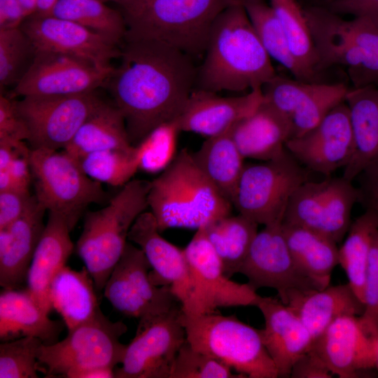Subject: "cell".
<instances>
[{
  "label": "cell",
  "instance_id": "cell-33",
  "mask_svg": "<svg viewBox=\"0 0 378 378\" xmlns=\"http://www.w3.org/2000/svg\"><path fill=\"white\" fill-rule=\"evenodd\" d=\"M118 149L132 151L124 117L114 104L102 102L80 127L63 149L77 160L99 150Z\"/></svg>",
  "mask_w": 378,
  "mask_h": 378
},
{
  "label": "cell",
  "instance_id": "cell-45",
  "mask_svg": "<svg viewBox=\"0 0 378 378\" xmlns=\"http://www.w3.org/2000/svg\"><path fill=\"white\" fill-rule=\"evenodd\" d=\"M364 310L359 316L364 329L378 337V231L370 252L363 290Z\"/></svg>",
  "mask_w": 378,
  "mask_h": 378
},
{
  "label": "cell",
  "instance_id": "cell-36",
  "mask_svg": "<svg viewBox=\"0 0 378 378\" xmlns=\"http://www.w3.org/2000/svg\"><path fill=\"white\" fill-rule=\"evenodd\" d=\"M377 231L378 216L365 210L351 223L346 237L339 248V265L347 276L348 284L363 303L370 252Z\"/></svg>",
  "mask_w": 378,
  "mask_h": 378
},
{
  "label": "cell",
  "instance_id": "cell-28",
  "mask_svg": "<svg viewBox=\"0 0 378 378\" xmlns=\"http://www.w3.org/2000/svg\"><path fill=\"white\" fill-rule=\"evenodd\" d=\"M344 102L349 113L354 151L342 176L353 181L378 162V85L349 88Z\"/></svg>",
  "mask_w": 378,
  "mask_h": 378
},
{
  "label": "cell",
  "instance_id": "cell-23",
  "mask_svg": "<svg viewBox=\"0 0 378 378\" xmlns=\"http://www.w3.org/2000/svg\"><path fill=\"white\" fill-rule=\"evenodd\" d=\"M262 99L261 88L234 97H222L217 92L195 88L174 122L180 132L206 138L217 136L229 132L254 111Z\"/></svg>",
  "mask_w": 378,
  "mask_h": 378
},
{
  "label": "cell",
  "instance_id": "cell-2",
  "mask_svg": "<svg viewBox=\"0 0 378 378\" xmlns=\"http://www.w3.org/2000/svg\"><path fill=\"white\" fill-rule=\"evenodd\" d=\"M196 88L218 92L262 87L276 74L239 0L225 8L211 29Z\"/></svg>",
  "mask_w": 378,
  "mask_h": 378
},
{
  "label": "cell",
  "instance_id": "cell-15",
  "mask_svg": "<svg viewBox=\"0 0 378 378\" xmlns=\"http://www.w3.org/2000/svg\"><path fill=\"white\" fill-rule=\"evenodd\" d=\"M113 69H100L88 60L71 55L36 50L32 64L9 96L16 98L94 92L106 85Z\"/></svg>",
  "mask_w": 378,
  "mask_h": 378
},
{
  "label": "cell",
  "instance_id": "cell-11",
  "mask_svg": "<svg viewBox=\"0 0 378 378\" xmlns=\"http://www.w3.org/2000/svg\"><path fill=\"white\" fill-rule=\"evenodd\" d=\"M181 306L139 319L136 334L126 345L115 378H169L176 355L186 341Z\"/></svg>",
  "mask_w": 378,
  "mask_h": 378
},
{
  "label": "cell",
  "instance_id": "cell-31",
  "mask_svg": "<svg viewBox=\"0 0 378 378\" xmlns=\"http://www.w3.org/2000/svg\"><path fill=\"white\" fill-rule=\"evenodd\" d=\"M97 292L85 267L76 271L65 265L55 275L50 288V302L68 331L90 320L101 310Z\"/></svg>",
  "mask_w": 378,
  "mask_h": 378
},
{
  "label": "cell",
  "instance_id": "cell-19",
  "mask_svg": "<svg viewBox=\"0 0 378 378\" xmlns=\"http://www.w3.org/2000/svg\"><path fill=\"white\" fill-rule=\"evenodd\" d=\"M285 147L310 172L330 176L346 167L354 154V141L345 102L334 107L314 127L288 139Z\"/></svg>",
  "mask_w": 378,
  "mask_h": 378
},
{
  "label": "cell",
  "instance_id": "cell-14",
  "mask_svg": "<svg viewBox=\"0 0 378 378\" xmlns=\"http://www.w3.org/2000/svg\"><path fill=\"white\" fill-rule=\"evenodd\" d=\"M281 223L266 225L258 232L238 274L245 276L247 283L256 290L274 289L279 300L286 304L300 292L319 288L295 262Z\"/></svg>",
  "mask_w": 378,
  "mask_h": 378
},
{
  "label": "cell",
  "instance_id": "cell-40",
  "mask_svg": "<svg viewBox=\"0 0 378 378\" xmlns=\"http://www.w3.org/2000/svg\"><path fill=\"white\" fill-rule=\"evenodd\" d=\"M84 172L100 183L123 186L139 169L137 148L132 151L118 149L99 150L78 160Z\"/></svg>",
  "mask_w": 378,
  "mask_h": 378
},
{
  "label": "cell",
  "instance_id": "cell-27",
  "mask_svg": "<svg viewBox=\"0 0 378 378\" xmlns=\"http://www.w3.org/2000/svg\"><path fill=\"white\" fill-rule=\"evenodd\" d=\"M230 132L245 159L267 161L286 151L285 144L291 137V125L284 115L263 99Z\"/></svg>",
  "mask_w": 378,
  "mask_h": 378
},
{
  "label": "cell",
  "instance_id": "cell-57",
  "mask_svg": "<svg viewBox=\"0 0 378 378\" xmlns=\"http://www.w3.org/2000/svg\"><path fill=\"white\" fill-rule=\"evenodd\" d=\"M99 1H115V3L117 4H119L120 2H121L122 0H99Z\"/></svg>",
  "mask_w": 378,
  "mask_h": 378
},
{
  "label": "cell",
  "instance_id": "cell-6",
  "mask_svg": "<svg viewBox=\"0 0 378 378\" xmlns=\"http://www.w3.org/2000/svg\"><path fill=\"white\" fill-rule=\"evenodd\" d=\"M181 321L186 340L195 349L224 363L243 377H279L269 355L261 329L240 321L235 315L217 312L188 316Z\"/></svg>",
  "mask_w": 378,
  "mask_h": 378
},
{
  "label": "cell",
  "instance_id": "cell-42",
  "mask_svg": "<svg viewBox=\"0 0 378 378\" xmlns=\"http://www.w3.org/2000/svg\"><path fill=\"white\" fill-rule=\"evenodd\" d=\"M42 342L34 337H23L1 342L0 378H37L43 370L38 360Z\"/></svg>",
  "mask_w": 378,
  "mask_h": 378
},
{
  "label": "cell",
  "instance_id": "cell-3",
  "mask_svg": "<svg viewBox=\"0 0 378 378\" xmlns=\"http://www.w3.org/2000/svg\"><path fill=\"white\" fill-rule=\"evenodd\" d=\"M147 200L160 232L169 228L197 230L231 214L232 206L186 148L150 181Z\"/></svg>",
  "mask_w": 378,
  "mask_h": 378
},
{
  "label": "cell",
  "instance_id": "cell-34",
  "mask_svg": "<svg viewBox=\"0 0 378 378\" xmlns=\"http://www.w3.org/2000/svg\"><path fill=\"white\" fill-rule=\"evenodd\" d=\"M192 155L208 179L232 204L246 163L230 131L207 137Z\"/></svg>",
  "mask_w": 378,
  "mask_h": 378
},
{
  "label": "cell",
  "instance_id": "cell-48",
  "mask_svg": "<svg viewBox=\"0 0 378 378\" xmlns=\"http://www.w3.org/2000/svg\"><path fill=\"white\" fill-rule=\"evenodd\" d=\"M356 178L359 181L358 203L378 216V162L365 169Z\"/></svg>",
  "mask_w": 378,
  "mask_h": 378
},
{
  "label": "cell",
  "instance_id": "cell-18",
  "mask_svg": "<svg viewBox=\"0 0 378 378\" xmlns=\"http://www.w3.org/2000/svg\"><path fill=\"white\" fill-rule=\"evenodd\" d=\"M261 89L264 100L290 121L292 139L314 127L344 102L349 88L343 83L305 82L276 74Z\"/></svg>",
  "mask_w": 378,
  "mask_h": 378
},
{
  "label": "cell",
  "instance_id": "cell-26",
  "mask_svg": "<svg viewBox=\"0 0 378 378\" xmlns=\"http://www.w3.org/2000/svg\"><path fill=\"white\" fill-rule=\"evenodd\" d=\"M70 232L60 215L48 212V221L28 271L27 289L47 314L52 309L50 284L58 272L66 265L74 248Z\"/></svg>",
  "mask_w": 378,
  "mask_h": 378
},
{
  "label": "cell",
  "instance_id": "cell-50",
  "mask_svg": "<svg viewBox=\"0 0 378 378\" xmlns=\"http://www.w3.org/2000/svg\"><path fill=\"white\" fill-rule=\"evenodd\" d=\"M29 152L30 148H28L24 145L6 169L12 180L11 189L29 190V186L32 180L29 163Z\"/></svg>",
  "mask_w": 378,
  "mask_h": 378
},
{
  "label": "cell",
  "instance_id": "cell-49",
  "mask_svg": "<svg viewBox=\"0 0 378 378\" xmlns=\"http://www.w3.org/2000/svg\"><path fill=\"white\" fill-rule=\"evenodd\" d=\"M332 375L323 360L309 349L295 363L290 377L331 378Z\"/></svg>",
  "mask_w": 378,
  "mask_h": 378
},
{
  "label": "cell",
  "instance_id": "cell-10",
  "mask_svg": "<svg viewBox=\"0 0 378 378\" xmlns=\"http://www.w3.org/2000/svg\"><path fill=\"white\" fill-rule=\"evenodd\" d=\"M358 199L357 187L342 176L309 180L290 197L282 223L311 230L338 244L349 230Z\"/></svg>",
  "mask_w": 378,
  "mask_h": 378
},
{
  "label": "cell",
  "instance_id": "cell-39",
  "mask_svg": "<svg viewBox=\"0 0 378 378\" xmlns=\"http://www.w3.org/2000/svg\"><path fill=\"white\" fill-rule=\"evenodd\" d=\"M289 49L295 61L312 82L315 81L317 57L304 8L297 0H270Z\"/></svg>",
  "mask_w": 378,
  "mask_h": 378
},
{
  "label": "cell",
  "instance_id": "cell-35",
  "mask_svg": "<svg viewBox=\"0 0 378 378\" xmlns=\"http://www.w3.org/2000/svg\"><path fill=\"white\" fill-rule=\"evenodd\" d=\"M258 227L257 223L240 214L225 216L204 226L230 278L239 273L258 232Z\"/></svg>",
  "mask_w": 378,
  "mask_h": 378
},
{
  "label": "cell",
  "instance_id": "cell-29",
  "mask_svg": "<svg viewBox=\"0 0 378 378\" xmlns=\"http://www.w3.org/2000/svg\"><path fill=\"white\" fill-rule=\"evenodd\" d=\"M64 323L52 320L36 302L27 289L3 288L0 294V340L23 337L39 339L43 344L59 341Z\"/></svg>",
  "mask_w": 378,
  "mask_h": 378
},
{
  "label": "cell",
  "instance_id": "cell-53",
  "mask_svg": "<svg viewBox=\"0 0 378 378\" xmlns=\"http://www.w3.org/2000/svg\"><path fill=\"white\" fill-rule=\"evenodd\" d=\"M58 0H37L36 11L38 15H50L52 10Z\"/></svg>",
  "mask_w": 378,
  "mask_h": 378
},
{
  "label": "cell",
  "instance_id": "cell-56",
  "mask_svg": "<svg viewBox=\"0 0 378 378\" xmlns=\"http://www.w3.org/2000/svg\"><path fill=\"white\" fill-rule=\"evenodd\" d=\"M376 369L378 371V345H377V360H376Z\"/></svg>",
  "mask_w": 378,
  "mask_h": 378
},
{
  "label": "cell",
  "instance_id": "cell-7",
  "mask_svg": "<svg viewBox=\"0 0 378 378\" xmlns=\"http://www.w3.org/2000/svg\"><path fill=\"white\" fill-rule=\"evenodd\" d=\"M29 163L37 200L48 212L60 215L71 231L90 204L110 200L101 183L64 150L30 148Z\"/></svg>",
  "mask_w": 378,
  "mask_h": 378
},
{
  "label": "cell",
  "instance_id": "cell-41",
  "mask_svg": "<svg viewBox=\"0 0 378 378\" xmlns=\"http://www.w3.org/2000/svg\"><path fill=\"white\" fill-rule=\"evenodd\" d=\"M36 54V50L21 27L0 29L1 91L14 88L26 74Z\"/></svg>",
  "mask_w": 378,
  "mask_h": 378
},
{
  "label": "cell",
  "instance_id": "cell-1",
  "mask_svg": "<svg viewBox=\"0 0 378 378\" xmlns=\"http://www.w3.org/2000/svg\"><path fill=\"white\" fill-rule=\"evenodd\" d=\"M120 57L106 85L136 146L179 116L195 88L197 68L188 54L148 39L125 38Z\"/></svg>",
  "mask_w": 378,
  "mask_h": 378
},
{
  "label": "cell",
  "instance_id": "cell-38",
  "mask_svg": "<svg viewBox=\"0 0 378 378\" xmlns=\"http://www.w3.org/2000/svg\"><path fill=\"white\" fill-rule=\"evenodd\" d=\"M253 27L271 57L287 69L295 79L312 82L294 59L279 20L265 0H239Z\"/></svg>",
  "mask_w": 378,
  "mask_h": 378
},
{
  "label": "cell",
  "instance_id": "cell-5",
  "mask_svg": "<svg viewBox=\"0 0 378 378\" xmlns=\"http://www.w3.org/2000/svg\"><path fill=\"white\" fill-rule=\"evenodd\" d=\"M150 183L142 179L131 180L110 198L106 206L85 213L76 251L98 292L104 290L121 257L132 225L148 207Z\"/></svg>",
  "mask_w": 378,
  "mask_h": 378
},
{
  "label": "cell",
  "instance_id": "cell-51",
  "mask_svg": "<svg viewBox=\"0 0 378 378\" xmlns=\"http://www.w3.org/2000/svg\"><path fill=\"white\" fill-rule=\"evenodd\" d=\"M330 10L354 17H367L378 27V0H334L331 1Z\"/></svg>",
  "mask_w": 378,
  "mask_h": 378
},
{
  "label": "cell",
  "instance_id": "cell-22",
  "mask_svg": "<svg viewBox=\"0 0 378 378\" xmlns=\"http://www.w3.org/2000/svg\"><path fill=\"white\" fill-rule=\"evenodd\" d=\"M304 12L317 57L318 72L332 66H343L353 74L355 87L370 85L366 59L351 20L321 7H308Z\"/></svg>",
  "mask_w": 378,
  "mask_h": 378
},
{
  "label": "cell",
  "instance_id": "cell-55",
  "mask_svg": "<svg viewBox=\"0 0 378 378\" xmlns=\"http://www.w3.org/2000/svg\"><path fill=\"white\" fill-rule=\"evenodd\" d=\"M20 1L29 16L36 13L37 8V0H20Z\"/></svg>",
  "mask_w": 378,
  "mask_h": 378
},
{
  "label": "cell",
  "instance_id": "cell-32",
  "mask_svg": "<svg viewBox=\"0 0 378 378\" xmlns=\"http://www.w3.org/2000/svg\"><path fill=\"white\" fill-rule=\"evenodd\" d=\"M281 228L290 254L302 272L318 288L329 286L332 270L339 265L337 244L302 227L282 223Z\"/></svg>",
  "mask_w": 378,
  "mask_h": 378
},
{
  "label": "cell",
  "instance_id": "cell-47",
  "mask_svg": "<svg viewBox=\"0 0 378 378\" xmlns=\"http://www.w3.org/2000/svg\"><path fill=\"white\" fill-rule=\"evenodd\" d=\"M34 195L29 190L10 189L0 192V230L21 217L31 204Z\"/></svg>",
  "mask_w": 378,
  "mask_h": 378
},
{
  "label": "cell",
  "instance_id": "cell-25",
  "mask_svg": "<svg viewBox=\"0 0 378 378\" xmlns=\"http://www.w3.org/2000/svg\"><path fill=\"white\" fill-rule=\"evenodd\" d=\"M46 211L34 195L25 213L0 230V285L3 288L17 289L27 282L30 265L45 229Z\"/></svg>",
  "mask_w": 378,
  "mask_h": 378
},
{
  "label": "cell",
  "instance_id": "cell-58",
  "mask_svg": "<svg viewBox=\"0 0 378 378\" xmlns=\"http://www.w3.org/2000/svg\"><path fill=\"white\" fill-rule=\"evenodd\" d=\"M332 1H334V0H332Z\"/></svg>",
  "mask_w": 378,
  "mask_h": 378
},
{
  "label": "cell",
  "instance_id": "cell-43",
  "mask_svg": "<svg viewBox=\"0 0 378 378\" xmlns=\"http://www.w3.org/2000/svg\"><path fill=\"white\" fill-rule=\"evenodd\" d=\"M180 132L174 121L165 122L151 131L136 147L139 169L148 172H162L177 153V137Z\"/></svg>",
  "mask_w": 378,
  "mask_h": 378
},
{
  "label": "cell",
  "instance_id": "cell-52",
  "mask_svg": "<svg viewBox=\"0 0 378 378\" xmlns=\"http://www.w3.org/2000/svg\"><path fill=\"white\" fill-rule=\"evenodd\" d=\"M28 17L20 0H0V29L20 27Z\"/></svg>",
  "mask_w": 378,
  "mask_h": 378
},
{
  "label": "cell",
  "instance_id": "cell-37",
  "mask_svg": "<svg viewBox=\"0 0 378 378\" xmlns=\"http://www.w3.org/2000/svg\"><path fill=\"white\" fill-rule=\"evenodd\" d=\"M67 20L98 33L122 46L127 33L120 10L99 0H58L51 15Z\"/></svg>",
  "mask_w": 378,
  "mask_h": 378
},
{
  "label": "cell",
  "instance_id": "cell-54",
  "mask_svg": "<svg viewBox=\"0 0 378 378\" xmlns=\"http://www.w3.org/2000/svg\"><path fill=\"white\" fill-rule=\"evenodd\" d=\"M12 188V180L8 170L0 171V192Z\"/></svg>",
  "mask_w": 378,
  "mask_h": 378
},
{
  "label": "cell",
  "instance_id": "cell-13",
  "mask_svg": "<svg viewBox=\"0 0 378 378\" xmlns=\"http://www.w3.org/2000/svg\"><path fill=\"white\" fill-rule=\"evenodd\" d=\"M151 265L143 251L127 241L104 288V297L125 316L138 319L181 305L169 286L150 280Z\"/></svg>",
  "mask_w": 378,
  "mask_h": 378
},
{
  "label": "cell",
  "instance_id": "cell-9",
  "mask_svg": "<svg viewBox=\"0 0 378 378\" xmlns=\"http://www.w3.org/2000/svg\"><path fill=\"white\" fill-rule=\"evenodd\" d=\"M309 172L286 151L280 157L245 164L232 206L264 226L281 223L290 197Z\"/></svg>",
  "mask_w": 378,
  "mask_h": 378
},
{
  "label": "cell",
  "instance_id": "cell-8",
  "mask_svg": "<svg viewBox=\"0 0 378 378\" xmlns=\"http://www.w3.org/2000/svg\"><path fill=\"white\" fill-rule=\"evenodd\" d=\"M127 331L123 322L111 321L99 310L90 320L69 330L62 340L40 346L38 360L45 377L78 378L94 368L115 369L126 349L120 338Z\"/></svg>",
  "mask_w": 378,
  "mask_h": 378
},
{
  "label": "cell",
  "instance_id": "cell-30",
  "mask_svg": "<svg viewBox=\"0 0 378 378\" xmlns=\"http://www.w3.org/2000/svg\"><path fill=\"white\" fill-rule=\"evenodd\" d=\"M286 305L299 317L314 340L337 318L360 316L364 310L363 303L348 283L300 292Z\"/></svg>",
  "mask_w": 378,
  "mask_h": 378
},
{
  "label": "cell",
  "instance_id": "cell-4",
  "mask_svg": "<svg viewBox=\"0 0 378 378\" xmlns=\"http://www.w3.org/2000/svg\"><path fill=\"white\" fill-rule=\"evenodd\" d=\"M237 0H122L125 38L156 41L188 54L204 55L218 15Z\"/></svg>",
  "mask_w": 378,
  "mask_h": 378
},
{
  "label": "cell",
  "instance_id": "cell-17",
  "mask_svg": "<svg viewBox=\"0 0 378 378\" xmlns=\"http://www.w3.org/2000/svg\"><path fill=\"white\" fill-rule=\"evenodd\" d=\"M128 240L139 247L151 265V281L156 286H169L181 304L182 312L194 316L197 310L195 285L184 249L160 235L150 211H144L132 225Z\"/></svg>",
  "mask_w": 378,
  "mask_h": 378
},
{
  "label": "cell",
  "instance_id": "cell-44",
  "mask_svg": "<svg viewBox=\"0 0 378 378\" xmlns=\"http://www.w3.org/2000/svg\"><path fill=\"white\" fill-rule=\"evenodd\" d=\"M169 378H244L216 358L194 349L186 341L175 358Z\"/></svg>",
  "mask_w": 378,
  "mask_h": 378
},
{
  "label": "cell",
  "instance_id": "cell-46",
  "mask_svg": "<svg viewBox=\"0 0 378 378\" xmlns=\"http://www.w3.org/2000/svg\"><path fill=\"white\" fill-rule=\"evenodd\" d=\"M28 131L18 109L17 100L10 96L0 95V141H27Z\"/></svg>",
  "mask_w": 378,
  "mask_h": 378
},
{
  "label": "cell",
  "instance_id": "cell-12",
  "mask_svg": "<svg viewBox=\"0 0 378 378\" xmlns=\"http://www.w3.org/2000/svg\"><path fill=\"white\" fill-rule=\"evenodd\" d=\"M102 102L94 92L67 95L25 96L17 106L28 131L31 148L64 149Z\"/></svg>",
  "mask_w": 378,
  "mask_h": 378
},
{
  "label": "cell",
  "instance_id": "cell-16",
  "mask_svg": "<svg viewBox=\"0 0 378 378\" xmlns=\"http://www.w3.org/2000/svg\"><path fill=\"white\" fill-rule=\"evenodd\" d=\"M184 249L195 285L196 315L217 312L220 308L257 307L262 296L248 283L231 280L201 227Z\"/></svg>",
  "mask_w": 378,
  "mask_h": 378
},
{
  "label": "cell",
  "instance_id": "cell-21",
  "mask_svg": "<svg viewBox=\"0 0 378 378\" xmlns=\"http://www.w3.org/2000/svg\"><path fill=\"white\" fill-rule=\"evenodd\" d=\"M20 27L36 50L74 55L104 70L113 69L112 59L121 55L122 46L81 25L53 15L33 14Z\"/></svg>",
  "mask_w": 378,
  "mask_h": 378
},
{
  "label": "cell",
  "instance_id": "cell-20",
  "mask_svg": "<svg viewBox=\"0 0 378 378\" xmlns=\"http://www.w3.org/2000/svg\"><path fill=\"white\" fill-rule=\"evenodd\" d=\"M378 337L369 334L358 316L335 319L310 348L333 375L340 378L370 377L376 369Z\"/></svg>",
  "mask_w": 378,
  "mask_h": 378
},
{
  "label": "cell",
  "instance_id": "cell-24",
  "mask_svg": "<svg viewBox=\"0 0 378 378\" xmlns=\"http://www.w3.org/2000/svg\"><path fill=\"white\" fill-rule=\"evenodd\" d=\"M257 307L265 321L262 340L279 377H290L293 365L310 349L314 340L295 313L278 297L262 296Z\"/></svg>",
  "mask_w": 378,
  "mask_h": 378
}]
</instances>
